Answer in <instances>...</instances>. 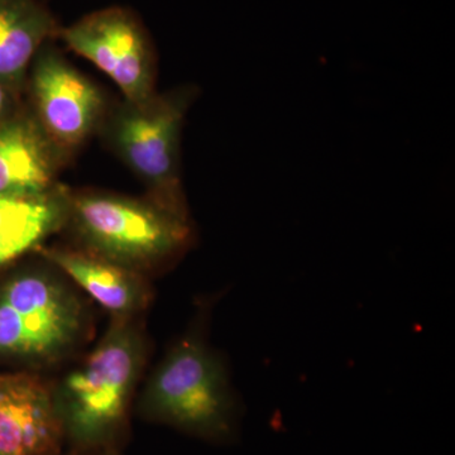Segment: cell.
<instances>
[{
	"instance_id": "obj_11",
	"label": "cell",
	"mask_w": 455,
	"mask_h": 455,
	"mask_svg": "<svg viewBox=\"0 0 455 455\" xmlns=\"http://www.w3.org/2000/svg\"><path fill=\"white\" fill-rule=\"evenodd\" d=\"M68 190L57 185L32 196H0V269L32 251L68 223Z\"/></svg>"
},
{
	"instance_id": "obj_2",
	"label": "cell",
	"mask_w": 455,
	"mask_h": 455,
	"mask_svg": "<svg viewBox=\"0 0 455 455\" xmlns=\"http://www.w3.org/2000/svg\"><path fill=\"white\" fill-rule=\"evenodd\" d=\"M140 414L212 443H229L238 433L241 405L226 363L194 326L166 353L147 382Z\"/></svg>"
},
{
	"instance_id": "obj_10",
	"label": "cell",
	"mask_w": 455,
	"mask_h": 455,
	"mask_svg": "<svg viewBox=\"0 0 455 455\" xmlns=\"http://www.w3.org/2000/svg\"><path fill=\"white\" fill-rule=\"evenodd\" d=\"M41 256L88 293L113 316H134L152 300L142 272L124 267L85 250L50 247Z\"/></svg>"
},
{
	"instance_id": "obj_15",
	"label": "cell",
	"mask_w": 455,
	"mask_h": 455,
	"mask_svg": "<svg viewBox=\"0 0 455 455\" xmlns=\"http://www.w3.org/2000/svg\"><path fill=\"white\" fill-rule=\"evenodd\" d=\"M70 455H76V454L71 453Z\"/></svg>"
},
{
	"instance_id": "obj_3",
	"label": "cell",
	"mask_w": 455,
	"mask_h": 455,
	"mask_svg": "<svg viewBox=\"0 0 455 455\" xmlns=\"http://www.w3.org/2000/svg\"><path fill=\"white\" fill-rule=\"evenodd\" d=\"M66 227L83 250L142 274L175 262L196 241L190 214L107 191L68 190Z\"/></svg>"
},
{
	"instance_id": "obj_1",
	"label": "cell",
	"mask_w": 455,
	"mask_h": 455,
	"mask_svg": "<svg viewBox=\"0 0 455 455\" xmlns=\"http://www.w3.org/2000/svg\"><path fill=\"white\" fill-rule=\"evenodd\" d=\"M145 335L134 316H113L82 364L55 388L66 442L76 455L118 449L145 366Z\"/></svg>"
},
{
	"instance_id": "obj_9",
	"label": "cell",
	"mask_w": 455,
	"mask_h": 455,
	"mask_svg": "<svg viewBox=\"0 0 455 455\" xmlns=\"http://www.w3.org/2000/svg\"><path fill=\"white\" fill-rule=\"evenodd\" d=\"M62 154L33 114L0 123V196H32L57 185Z\"/></svg>"
},
{
	"instance_id": "obj_12",
	"label": "cell",
	"mask_w": 455,
	"mask_h": 455,
	"mask_svg": "<svg viewBox=\"0 0 455 455\" xmlns=\"http://www.w3.org/2000/svg\"><path fill=\"white\" fill-rule=\"evenodd\" d=\"M60 28L44 0H0V83L20 88L38 51L57 40Z\"/></svg>"
},
{
	"instance_id": "obj_14",
	"label": "cell",
	"mask_w": 455,
	"mask_h": 455,
	"mask_svg": "<svg viewBox=\"0 0 455 455\" xmlns=\"http://www.w3.org/2000/svg\"><path fill=\"white\" fill-rule=\"evenodd\" d=\"M98 455H121L119 454L118 449H109V451H103V453Z\"/></svg>"
},
{
	"instance_id": "obj_8",
	"label": "cell",
	"mask_w": 455,
	"mask_h": 455,
	"mask_svg": "<svg viewBox=\"0 0 455 455\" xmlns=\"http://www.w3.org/2000/svg\"><path fill=\"white\" fill-rule=\"evenodd\" d=\"M55 388L32 372L0 373V455H61Z\"/></svg>"
},
{
	"instance_id": "obj_7",
	"label": "cell",
	"mask_w": 455,
	"mask_h": 455,
	"mask_svg": "<svg viewBox=\"0 0 455 455\" xmlns=\"http://www.w3.org/2000/svg\"><path fill=\"white\" fill-rule=\"evenodd\" d=\"M28 75L33 116L62 154H71L100 131L108 114L103 92L53 41L38 51Z\"/></svg>"
},
{
	"instance_id": "obj_5",
	"label": "cell",
	"mask_w": 455,
	"mask_h": 455,
	"mask_svg": "<svg viewBox=\"0 0 455 455\" xmlns=\"http://www.w3.org/2000/svg\"><path fill=\"white\" fill-rule=\"evenodd\" d=\"M86 310L64 278L33 269L0 289V357L49 366L83 339Z\"/></svg>"
},
{
	"instance_id": "obj_13",
	"label": "cell",
	"mask_w": 455,
	"mask_h": 455,
	"mask_svg": "<svg viewBox=\"0 0 455 455\" xmlns=\"http://www.w3.org/2000/svg\"><path fill=\"white\" fill-rule=\"evenodd\" d=\"M9 92L11 89L7 88L4 84L0 83V123L7 121L9 104H11V98H9Z\"/></svg>"
},
{
	"instance_id": "obj_4",
	"label": "cell",
	"mask_w": 455,
	"mask_h": 455,
	"mask_svg": "<svg viewBox=\"0 0 455 455\" xmlns=\"http://www.w3.org/2000/svg\"><path fill=\"white\" fill-rule=\"evenodd\" d=\"M196 89L156 92L142 103L124 100L108 112L100 131L114 154L147 188V197L190 214L181 180V133Z\"/></svg>"
},
{
	"instance_id": "obj_6",
	"label": "cell",
	"mask_w": 455,
	"mask_h": 455,
	"mask_svg": "<svg viewBox=\"0 0 455 455\" xmlns=\"http://www.w3.org/2000/svg\"><path fill=\"white\" fill-rule=\"evenodd\" d=\"M57 40L107 75L124 100L142 103L156 90V53L151 36L131 8L92 12L60 28Z\"/></svg>"
}]
</instances>
